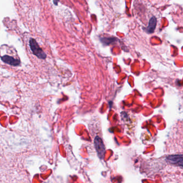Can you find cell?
I'll list each match as a JSON object with an SVG mask.
<instances>
[{"mask_svg": "<svg viewBox=\"0 0 183 183\" xmlns=\"http://www.w3.org/2000/svg\"><path fill=\"white\" fill-rule=\"evenodd\" d=\"M30 46L33 54L41 59H45L46 58V54L40 47L37 42L34 39H30Z\"/></svg>", "mask_w": 183, "mask_h": 183, "instance_id": "obj_1", "label": "cell"}, {"mask_svg": "<svg viewBox=\"0 0 183 183\" xmlns=\"http://www.w3.org/2000/svg\"><path fill=\"white\" fill-rule=\"evenodd\" d=\"M94 144L98 157L100 159H103L105 152V148L103 140L100 137L97 136L94 140Z\"/></svg>", "mask_w": 183, "mask_h": 183, "instance_id": "obj_2", "label": "cell"}, {"mask_svg": "<svg viewBox=\"0 0 183 183\" xmlns=\"http://www.w3.org/2000/svg\"><path fill=\"white\" fill-rule=\"evenodd\" d=\"M166 160L172 165H176L177 166H180L181 167L183 166V155L181 154L168 156L166 157Z\"/></svg>", "mask_w": 183, "mask_h": 183, "instance_id": "obj_3", "label": "cell"}, {"mask_svg": "<svg viewBox=\"0 0 183 183\" xmlns=\"http://www.w3.org/2000/svg\"><path fill=\"white\" fill-rule=\"evenodd\" d=\"M1 59L4 63L14 66H17L20 64V61L8 55H4L2 56L1 57Z\"/></svg>", "mask_w": 183, "mask_h": 183, "instance_id": "obj_4", "label": "cell"}, {"mask_svg": "<svg viewBox=\"0 0 183 183\" xmlns=\"http://www.w3.org/2000/svg\"><path fill=\"white\" fill-rule=\"evenodd\" d=\"M156 24H157V20L156 18L155 17H152V18L150 19L148 27L146 28V31L149 33H153L156 28Z\"/></svg>", "mask_w": 183, "mask_h": 183, "instance_id": "obj_5", "label": "cell"}]
</instances>
